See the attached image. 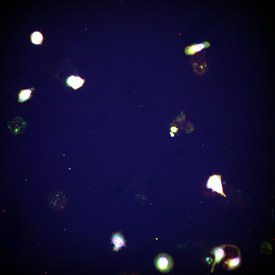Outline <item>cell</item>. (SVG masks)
<instances>
[{
	"mask_svg": "<svg viewBox=\"0 0 275 275\" xmlns=\"http://www.w3.org/2000/svg\"><path fill=\"white\" fill-rule=\"evenodd\" d=\"M154 263L156 269L159 271L168 273L172 269L174 262L172 257L168 254L162 253L155 258Z\"/></svg>",
	"mask_w": 275,
	"mask_h": 275,
	"instance_id": "cell-1",
	"label": "cell"
},
{
	"mask_svg": "<svg viewBox=\"0 0 275 275\" xmlns=\"http://www.w3.org/2000/svg\"><path fill=\"white\" fill-rule=\"evenodd\" d=\"M210 46V43L206 41L199 44L195 43L186 47L185 49V52L186 54L192 55Z\"/></svg>",
	"mask_w": 275,
	"mask_h": 275,
	"instance_id": "cell-6",
	"label": "cell"
},
{
	"mask_svg": "<svg viewBox=\"0 0 275 275\" xmlns=\"http://www.w3.org/2000/svg\"><path fill=\"white\" fill-rule=\"evenodd\" d=\"M34 89L33 87L30 89L21 90L18 94V101L22 103L30 99Z\"/></svg>",
	"mask_w": 275,
	"mask_h": 275,
	"instance_id": "cell-8",
	"label": "cell"
},
{
	"mask_svg": "<svg viewBox=\"0 0 275 275\" xmlns=\"http://www.w3.org/2000/svg\"><path fill=\"white\" fill-rule=\"evenodd\" d=\"M48 203L52 208L60 211L65 208L67 203V199L63 192H55L52 193L49 196Z\"/></svg>",
	"mask_w": 275,
	"mask_h": 275,
	"instance_id": "cell-2",
	"label": "cell"
},
{
	"mask_svg": "<svg viewBox=\"0 0 275 275\" xmlns=\"http://www.w3.org/2000/svg\"><path fill=\"white\" fill-rule=\"evenodd\" d=\"M170 134L171 135V136L172 137H173L174 136V134L172 133V132H170Z\"/></svg>",
	"mask_w": 275,
	"mask_h": 275,
	"instance_id": "cell-13",
	"label": "cell"
},
{
	"mask_svg": "<svg viewBox=\"0 0 275 275\" xmlns=\"http://www.w3.org/2000/svg\"><path fill=\"white\" fill-rule=\"evenodd\" d=\"M30 38L32 43L36 45H41L44 39L42 33L40 32L37 31L31 34Z\"/></svg>",
	"mask_w": 275,
	"mask_h": 275,
	"instance_id": "cell-10",
	"label": "cell"
},
{
	"mask_svg": "<svg viewBox=\"0 0 275 275\" xmlns=\"http://www.w3.org/2000/svg\"><path fill=\"white\" fill-rule=\"evenodd\" d=\"M85 81L78 76L72 75L69 77L67 80V83L69 87H71L75 90L77 89L82 87Z\"/></svg>",
	"mask_w": 275,
	"mask_h": 275,
	"instance_id": "cell-7",
	"label": "cell"
},
{
	"mask_svg": "<svg viewBox=\"0 0 275 275\" xmlns=\"http://www.w3.org/2000/svg\"><path fill=\"white\" fill-rule=\"evenodd\" d=\"M226 245H223L213 248L211 252V254L214 256V260L212 265L211 272L214 270V267L217 264L219 263L226 256L225 248Z\"/></svg>",
	"mask_w": 275,
	"mask_h": 275,
	"instance_id": "cell-5",
	"label": "cell"
},
{
	"mask_svg": "<svg viewBox=\"0 0 275 275\" xmlns=\"http://www.w3.org/2000/svg\"><path fill=\"white\" fill-rule=\"evenodd\" d=\"M207 187L211 189L213 192L216 191L226 197L223 191L221 176L214 175L210 177L207 183Z\"/></svg>",
	"mask_w": 275,
	"mask_h": 275,
	"instance_id": "cell-4",
	"label": "cell"
},
{
	"mask_svg": "<svg viewBox=\"0 0 275 275\" xmlns=\"http://www.w3.org/2000/svg\"><path fill=\"white\" fill-rule=\"evenodd\" d=\"M111 244L113 246L112 250L118 252L123 247H127L126 240L121 231L113 233L110 238Z\"/></svg>",
	"mask_w": 275,
	"mask_h": 275,
	"instance_id": "cell-3",
	"label": "cell"
},
{
	"mask_svg": "<svg viewBox=\"0 0 275 275\" xmlns=\"http://www.w3.org/2000/svg\"><path fill=\"white\" fill-rule=\"evenodd\" d=\"M178 129L175 127H172L170 128L171 131L172 132H176Z\"/></svg>",
	"mask_w": 275,
	"mask_h": 275,
	"instance_id": "cell-11",
	"label": "cell"
},
{
	"mask_svg": "<svg viewBox=\"0 0 275 275\" xmlns=\"http://www.w3.org/2000/svg\"><path fill=\"white\" fill-rule=\"evenodd\" d=\"M212 259L211 257H207L206 258V262H208V263H211L212 262V260H210Z\"/></svg>",
	"mask_w": 275,
	"mask_h": 275,
	"instance_id": "cell-12",
	"label": "cell"
},
{
	"mask_svg": "<svg viewBox=\"0 0 275 275\" xmlns=\"http://www.w3.org/2000/svg\"><path fill=\"white\" fill-rule=\"evenodd\" d=\"M241 262L240 257L229 258L224 262V263L227 266L229 270L234 269L238 267L240 265Z\"/></svg>",
	"mask_w": 275,
	"mask_h": 275,
	"instance_id": "cell-9",
	"label": "cell"
}]
</instances>
